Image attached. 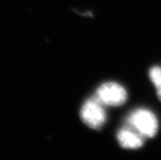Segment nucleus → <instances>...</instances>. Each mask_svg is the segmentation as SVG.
Wrapping results in <instances>:
<instances>
[{
	"label": "nucleus",
	"mask_w": 161,
	"mask_h": 160,
	"mask_svg": "<svg viewBox=\"0 0 161 160\" xmlns=\"http://www.w3.org/2000/svg\"><path fill=\"white\" fill-rule=\"evenodd\" d=\"M97 99L107 106H120L126 102L128 94L125 88L114 82L105 83L97 90Z\"/></svg>",
	"instance_id": "nucleus-2"
},
{
	"label": "nucleus",
	"mask_w": 161,
	"mask_h": 160,
	"mask_svg": "<svg viewBox=\"0 0 161 160\" xmlns=\"http://www.w3.org/2000/svg\"><path fill=\"white\" fill-rule=\"evenodd\" d=\"M117 140L123 148L129 150H136L144 144V137L131 127L119 130L117 133Z\"/></svg>",
	"instance_id": "nucleus-4"
},
{
	"label": "nucleus",
	"mask_w": 161,
	"mask_h": 160,
	"mask_svg": "<svg viewBox=\"0 0 161 160\" xmlns=\"http://www.w3.org/2000/svg\"><path fill=\"white\" fill-rule=\"evenodd\" d=\"M128 123L143 137L152 138L158 131V120L153 112L147 109H137L131 113Z\"/></svg>",
	"instance_id": "nucleus-1"
},
{
	"label": "nucleus",
	"mask_w": 161,
	"mask_h": 160,
	"mask_svg": "<svg viewBox=\"0 0 161 160\" xmlns=\"http://www.w3.org/2000/svg\"><path fill=\"white\" fill-rule=\"evenodd\" d=\"M80 116L84 124L93 129L101 128L106 121V110L97 98L86 101L82 106Z\"/></svg>",
	"instance_id": "nucleus-3"
},
{
	"label": "nucleus",
	"mask_w": 161,
	"mask_h": 160,
	"mask_svg": "<svg viewBox=\"0 0 161 160\" xmlns=\"http://www.w3.org/2000/svg\"><path fill=\"white\" fill-rule=\"evenodd\" d=\"M149 77L156 89L158 97L161 101V67H152L149 71Z\"/></svg>",
	"instance_id": "nucleus-5"
}]
</instances>
